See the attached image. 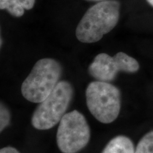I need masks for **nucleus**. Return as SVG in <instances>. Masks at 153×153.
Masks as SVG:
<instances>
[{
  "mask_svg": "<svg viewBox=\"0 0 153 153\" xmlns=\"http://www.w3.org/2000/svg\"><path fill=\"white\" fill-rule=\"evenodd\" d=\"M120 4L117 0L99 1L91 7L76 26V37L82 43H92L114 29L119 20Z\"/></svg>",
  "mask_w": 153,
  "mask_h": 153,
  "instance_id": "obj_1",
  "label": "nucleus"
},
{
  "mask_svg": "<svg viewBox=\"0 0 153 153\" xmlns=\"http://www.w3.org/2000/svg\"><path fill=\"white\" fill-rule=\"evenodd\" d=\"M62 71L61 65L54 59L39 60L22 83L23 97L30 102H42L60 82Z\"/></svg>",
  "mask_w": 153,
  "mask_h": 153,
  "instance_id": "obj_2",
  "label": "nucleus"
},
{
  "mask_svg": "<svg viewBox=\"0 0 153 153\" xmlns=\"http://www.w3.org/2000/svg\"><path fill=\"white\" fill-rule=\"evenodd\" d=\"M73 97L71 84L60 81L42 102L39 103L31 117V123L38 130H48L60 123Z\"/></svg>",
  "mask_w": 153,
  "mask_h": 153,
  "instance_id": "obj_3",
  "label": "nucleus"
},
{
  "mask_svg": "<svg viewBox=\"0 0 153 153\" xmlns=\"http://www.w3.org/2000/svg\"><path fill=\"white\" fill-rule=\"evenodd\" d=\"M86 100L88 109L101 123H112L120 114V91L110 82H91L86 89Z\"/></svg>",
  "mask_w": 153,
  "mask_h": 153,
  "instance_id": "obj_4",
  "label": "nucleus"
},
{
  "mask_svg": "<svg viewBox=\"0 0 153 153\" xmlns=\"http://www.w3.org/2000/svg\"><path fill=\"white\" fill-rule=\"evenodd\" d=\"M90 128L83 114L76 110L67 113L60 121L57 144L62 153H76L87 146Z\"/></svg>",
  "mask_w": 153,
  "mask_h": 153,
  "instance_id": "obj_5",
  "label": "nucleus"
},
{
  "mask_svg": "<svg viewBox=\"0 0 153 153\" xmlns=\"http://www.w3.org/2000/svg\"><path fill=\"white\" fill-rule=\"evenodd\" d=\"M139 69L138 62L125 53L119 52L113 57L100 53L89 66L88 72L98 81L111 82L116 79L119 72L135 73Z\"/></svg>",
  "mask_w": 153,
  "mask_h": 153,
  "instance_id": "obj_6",
  "label": "nucleus"
},
{
  "mask_svg": "<svg viewBox=\"0 0 153 153\" xmlns=\"http://www.w3.org/2000/svg\"><path fill=\"white\" fill-rule=\"evenodd\" d=\"M36 0H0V9H5L11 16L21 17L25 10L33 9Z\"/></svg>",
  "mask_w": 153,
  "mask_h": 153,
  "instance_id": "obj_7",
  "label": "nucleus"
},
{
  "mask_svg": "<svg viewBox=\"0 0 153 153\" xmlns=\"http://www.w3.org/2000/svg\"><path fill=\"white\" fill-rule=\"evenodd\" d=\"M101 153H135V148L128 137L118 135L111 140Z\"/></svg>",
  "mask_w": 153,
  "mask_h": 153,
  "instance_id": "obj_8",
  "label": "nucleus"
},
{
  "mask_svg": "<svg viewBox=\"0 0 153 153\" xmlns=\"http://www.w3.org/2000/svg\"><path fill=\"white\" fill-rule=\"evenodd\" d=\"M135 153H153V131L148 132L140 140Z\"/></svg>",
  "mask_w": 153,
  "mask_h": 153,
  "instance_id": "obj_9",
  "label": "nucleus"
},
{
  "mask_svg": "<svg viewBox=\"0 0 153 153\" xmlns=\"http://www.w3.org/2000/svg\"><path fill=\"white\" fill-rule=\"evenodd\" d=\"M10 112L2 103L0 107V131L2 132L10 123Z\"/></svg>",
  "mask_w": 153,
  "mask_h": 153,
  "instance_id": "obj_10",
  "label": "nucleus"
},
{
  "mask_svg": "<svg viewBox=\"0 0 153 153\" xmlns=\"http://www.w3.org/2000/svg\"><path fill=\"white\" fill-rule=\"evenodd\" d=\"M0 153H20L16 148H12V147H6L1 149Z\"/></svg>",
  "mask_w": 153,
  "mask_h": 153,
  "instance_id": "obj_11",
  "label": "nucleus"
},
{
  "mask_svg": "<svg viewBox=\"0 0 153 153\" xmlns=\"http://www.w3.org/2000/svg\"><path fill=\"white\" fill-rule=\"evenodd\" d=\"M147 1H148L149 4H150V6H152V7H153V0H146Z\"/></svg>",
  "mask_w": 153,
  "mask_h": 153,
  "instance_id": "obj_12",
  "label": "nucleus"
},
{
  "mask_svg": "<svg viewBox=\"0 0 153 153\" xmlns=\"http://www.w3.org/2000/svg\"><path fill=\"white\" fill-rule=\"evenodd\" d=\"M87 1H97V2H99V1H106V0H87Z\"/></svg>",
  "mask_w": 153,
  "mask_h": 153,
  "instance_id": "obj_13",
  "label": "nucleus"
}]
</instances>
